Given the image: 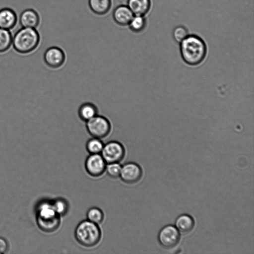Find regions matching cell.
<instances>
[{
    "label": "cell",
    "instance_id": "obj_2",
    "mask_svg": "<svg viewBox=\"0 0 254 254\" xmlns=\"http://www.w3.org/2000/svg\"><path fill=\"white\" fill-rule=\"evenodd\" d=\"M40 42V35L36 28L22 27L12 38L14 49L21 54L30 53L35 50Z\"/></svg>",
    "mask_w": 254,
    "mask_h": 254
},
{
    "label": "cell",
    "instance_id": "obj_10",
    "mask_svg": "<svg viewBox=\"0 0 254 254\" xmlns=\"http://www.w3.org/2000/svg\"><path fill=\"white\" fill-rule=\"evenodd\" d=\"M142 172L141 167L134 162H128L122 166L120 177L125 183L134 184L141 179Z\"/></svg>",
    "mask_w": 254,
    "mask_h": 254
},
{
    "label": "cell",
    "instance_id": "obj_25",
    "mask_svg": "<svg viewBox=\"0 0 254 254\" xmlns=\"http://www.w3.org/2000/svg\"><path fill=\"white\" fill-rule=\"evenodd\" d=\"M8 249L7 241L3 238L0 237V254H5Z\"/></svg>",
    "mask_w": 254,
    "mask_h": 254
},
{
    "label": "cell",
    "instance_id": "obj_8",
    "mask_svg": "<svg viewBox=\"0 0 254 254\" xmlns=\"http://www.w3.org/2000/svg\"><path fill=\"white\" fill-rule=\"evenodd\" d=\"M158 241L164 248L171 249L179 243L180 234L176 228L171 225L165 226L158 234Z\"/></svg>",
    "mask_w": 254,
    "mask_h": 254
},
{
    "label": "cell",
    "instance_id": "obj_4",
    "mask_svg": "<svg viewBox=\"0 0 254 254\" xmlns=\"http://www.w3.org/2000/svg\"><path fill=\"white\" fill-rule=\"evenodd\" d=\"M37 222L44 231L51 232L57 230L60 224V216L56 212L53 203L44 201L37 210Z\"/></svg>",
    "mask_w": 254,
    "mask_h": 254
},
{
    "label": "cell",
    "instance_id": "obj_9",
    "mask_svg": "<svg viewBox=\"0 0 254 254\" xmlns=\"http://www.w3.org/2000/svg\"><path fill=\"white\" fill-rule=\"evenodd\" d=\"M106 165L101 154H90L86 159L85 168L90 176L98 177L104 173Z\"/></svg>",
    "mask_w": 254,
    "mask_h": 254
},
{
    "label": "cell",
    "instance_id": "obj_21",
    "mask_svg": "<svg viewBox=\"0 0 254 254\" xmlns=\"http://www.w3.org/2000/svg\"><path fill=\"white\" fill-rule=\"evenodd\" d=\"M86 216L88 220L98 225L103 221L104 215L101 209L93 207L88 210Z\"/></svg>",
    "mask_w": 254,
    "mask_h": 254
},
{
    "label": "cell",
    "instance_id": "obj_3",
    "mask_svg": "<svg viewBox=\"0 0 254 254\" xmlns=\"http://www.w3.org/2000/svg\"><path fill=\"white\" fill-rule=\"evenodd\" d=\"M74 236L80 245L86 247H92L100 242L101 231L98 224L86 220L78 224L75 230Z\"/></svg>",
    "mask_w": 254,
    "mask_h": 254
},
{
    "label": "cell",
    "instance_id": "obj_20",
    "mask_svg": "<svg viewBox=\"0 0 254 254\" xmlns=\"http://www.w3.org/2000/svg\"><path fill=\"white\" fill-rule=\"evenodd\" d=\"M12 38L10 30L0 28V53L9 50L12 45Z\"/></svg>",
    "mask_w": 254,
    "mask_h": 254
},
{
    "label": "cell",
    "instance_id": "obj_22",
    "mask_svg": "<svg viewBox=\"0 0 254 254\" xmlns=\"http://www.w3.org/2000/svg\"><path fill=\"white\" fill-rule=\"evenodd\" d=\"M52 203L56 212L60 216L64 215L67 212L69 205L65 199L59 198Z\"/></svg>",
    "mask_w": 254,
    "mask_h": 254
},
{
    "label": "cell",
    "instance_id": "obj_1",
    "mask_svg": "<svg viewBox=\"0 0 254 254\" xmlns=\"http://www.w3.org/2000/svg\"><path fill=\"white\" fill-rule=\"evenodd\" d=\"M180 50L183 61L190 65L200 64L205 59L207 47L204 41L195 34L189 35L180 43Z\"/></svg>",
    "mask_w": 254,
    "mask_h": 254
},
{
    "label": "cell",
    "instance_id": "obj_5",
    "mask_svg": "<svg viewBox=\"0 0 254 254\" xmlns=\"http://www.w3.org/2000/svg\"><path fill=\"white\" fill-rule=\"evenodd\" d=\"M89 134L93 137L103 139L109 134L111 126L109 121L105 117L97 115L86 122Z\"/></svg>",
    "mask_w": 254,
    "mask_h": 254
},
{
    "label": "cell",
    "instance_id": "obj_7",
    "mask_svg": "<svg viewBox=\"0 0 254 254\" xmlns=\"http://www.w3.org/2000/svg\"><path fill=\"white\" fill-rule=\"evenodd\" d=\"M43 60L49 67L57 68L61 67L64 63L65 55L63 49L59 46H52L44 52Z\"/></svg>",
    "mask_w": 254,
    "mask_h": 254
},
{
    "label": "cell",
    "instance_id": "obj_11",
    "mask_svg": "<svg viewBox=\"0 0 254 254\" xmlns=\"http://www.w3.org/2000/svg\"><path fill=\"white\" fill-rule=\"evenodd\" d=\"M19 21L22 27L36 28L40 24V17L35 9L27 8L20 13Z\"/></svg>",
    "mask_w": 254,
    "mask_h": 254
},
{
    "label": "cell",
    "instance_id": "obj_16",
    "mask_svg": "<svg viewBox=\"0 0 254 254\" xmlns=\"http://www.w3.org/2000/svg\"><path fill=\"white\" fill-rule=\"evenodd\" d=\"M78 115L82 121L86 122L98 115V109L96 106L92 102H83L78 108Z\"/></svg>",
    "mask_w": 254,
    "mask_h": 254
},
{
    "label": "cell",
    "instance_id": "obj_15",
    "mask_svg": "<svg viewBox=\"0 0 254 254\" xmlns=\"http://www.w3.org/2000/svg\"><path fill=\"white\" fill-rule=\"evenodd\" d=\"M194 222L193 218L188 214L179 216L175 222V227L182 234H188L193 229Z\"/></svg>",
    "mask_w": 254,
    "mask_h": 254
},
{
    "label": "cell",
    "instance_id": "obj_23",
    "mask_svg": "<svg viewBox=\"0 0 254 254\" xmlns=\"http://www.w3.org/2000/svg\"><path fill=\"white\" fill-rule=\"evenodd\" d=\"M172 34L174 40L180 43L189 35V33L188 28L186 26L179 25L174 28Z\"/></svg>",
    "mask_w": 254,
    "mask_h": 254
},
{
    "label": "cell",
    "instance_id": "obj_19",
    "mask_svg": "<svg viewBox=\"0 0 254 254\" xmlns=\"http://www.w3.org/2000/svg\"><path fill=\"white\" fill-rule=\"evenodd\" d=\"M104 143L99 138L90 137L85 143V148L90 154H101Z\"/></svg>",
    "mask_w": 254,
    "mask_h": 254
},
{
    "label": "cell",
    "instance_id": "obj_17",
    "mask_svg": "<svg viewBox=\"0 0 254 254\" xmlns=\"http://www.w3.org/2000/svg\"><path fill=\"white\" fill-rule=\"evenodd\" d=\"M112 3V0H88L91 11L99 15L107 14L111 8Z\"/></svg>",
    "mask_w": 254,
    "mask_h": 254
},
{
    "label": "cell",
    "instance_id": "obj_6",
    "mask_svg": "<svg viewBox=\"0 0 254 254\" xmlns=\"http://www.w3.org/2000/svg\"><path fill=\"white\" fill-rule=\"evenodd\" d=\"M101 155L107 164L119 163L125 155V148L123 143L117 140H110L104 143Z\"/></svg>",
    "mask_w": 254,
    "mask_h": 254
},
{
    "label": "cell",
    "instance_id": "obj_12",
    "mask_svg": "<svg viewBox=\"0 0 254 254\" xmlns=\"http://www.w3.org/2000/svg\"><path fill=\"white\" fill-rule=\"evenodd\" d=\"M134 14L127 5L117 6L113 12V18L115 22L122 26L128 25Z\"/></svg>",
    "mask_w": 254,
    "mask_h": 254
},
{
    "label": "cell",
    "instance_id": "obj_18",
    "mask_svg": "<svg viewBox=\"0 0 254 254\" xmlns=\"http://www.w3.org/2000/svg\"><path fill=\"white\" fill-rule=\"evenodd\" d=\"M130 30L135 33L142 32L147 26L145 16L134 15L128 24Z\"/></svg>",
    "mask_w": 254,
    "mask_h": 254
},
{
    "label": "cell",
    "instance_id": "obj_14",
    "mask_svg": "<svg viewBox=\"0 0 254 254\" xmlns=\"http://www.w3.org/2000/svg\"><path fill=\"white\" fill-rule=\"evenodd\" d=\"M134 15L145 16L151 7V0H127V4Z\"/></svg>",
    "mask_w": 254,
    "mask_h": 254
},
{
    "label": "cell",
    "instance_id": "obj_24",
    "mask_svg": "<svg viewBox=\"0 0 254 254\" xmlns=\"http://www.w3.org/2000/svg\"><path fill=\"white\" fill-rule=\"evenodd\" d=\"M121 168L119 163H111L107 164L105 171L110 177L117 178L120 177Z\"/></svg>",
    "mask_w": 254,
    "mask_h": 254
},
{
    "label": "cell",
    "instance_id": "obj_13",
    "mask_svg": "<svg viewBox=\"0 0 254 254\" xmlns=\"http://www.w3.org/2000/svg\"><path fill=\"white\" fill-rule=\"evenodd\" d=\"M17 16L14 10L9 7L0 9V28L9 30L12 29L17 22Z\"/></svg>",
    "mask_w": 254,
    "mask_h": 254
}]
</instances>
